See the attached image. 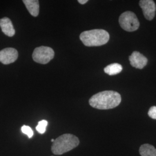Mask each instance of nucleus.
Instances as JSON below:
<instances>
[{"mask_svg": "<svg viewBox=\"0 0 156 156\" xmlns=\"http://www.w3.org/2000/svg\"><path fill=\"white\" fill-rule=\"evenodd\" d=\"M121 101L122 97L119 93L109 90L93 95L89 100V104L95 109L106 110L119 106Z\"/></svg>", "mask_w": 156, "mask_h": 156, "instance_id": "obj_1", "label": "nucleus"}, {"mask_svg": "<svg viewBox=\"0 0 156 156\" xmlns=\"http://www.w3.org/2000/svg\"><path fill=\"white\" fill-rule=\"evenodd\" d=\"M109 34L104 30L94 29L85 31L80 35V39L86 46H100L105 45L109 40Z\"/></svg>", "mask_w": 156, "mask_h": 156, "instance_id": "obj_2", "label": "nucleus"}, {"mask_svg": "<svg viewBox=\"0 0 156 156\" xmlns=\"http://www.w3.org/2000/svg\"><path fill=\"white\" fill-rule=\"evenodd\" d=\"M79 140L73 134L62 135L55 140L51 146V151L56 155H61L76 147Z\"/></svg>", "mask_w": 156, "mask_h": 156, "instance_id": "obj_3", "label": "nucleus"}, {"mask_svg": "<svg viewBox=\"0 0 156 156\" xmlns=\"http://www.w3.org/2000/svg\"><path fill=\"white\" fill-rule=\"evenodd\" d=\"M119 22L121 27L128 32L135 31L140 27V22L137 17L131 11L123 13L119 17Z\"/></svg>", "mask_w": 156, "mask_h": 156, "instance_id": "obj_4", "label": "nucleus"}, {"mask_svg": "<svg viewBox=\"0 0 156 156\" xmlns=\"http://www.w3.org/2000/svg\"><path fill=\"white\" fill-rule=\"evenodd\" d=\"M55 56V51L50 47L39 46L34 50V61L42 64H46L50 62Z\"/></svg>", "mask_w": 156, "mask_h": 156, "instance_id": "obj_5", "label": "nucleus"}, {"mask_svg": "<svg viewBox=\"0 0 156 156\" xmlns=\"http://www.w3.org/2000/svg\"><path fill=\"white\" fill-rule=\"evenodd\" d=\"M139 5L142 9L144 15L148 20H151L155 16L156 5L153 0H140Z\"/></svg>", "mask_w": 156, "mask_h": 156, "instance_id": "obj_6", "label": "nucleus"}, {"mask_svg": "<svg viewBox=\"0 0 156 156\" xmlns=\"http://www.w3.org/2000/svg\"><path fill=\"white\" fill-rule=\"evenodd\" d=\"M18 51L12 48H7L0 51V62L4 64H9L16 61Z\"/></svg>", "mask_w": 156, "mask_h": 156, "instance_id": "obj_7", "label": "nucleus"}, {"mask_svg": "<svg viewBox=\"0 0 156 156\" xmlns=\"http://www.w3.org/2000/svg\"><path fill=\"white\" fill-rule=\"evenodd\" d=\"M129 60L133 67L138 69H143L147 64V58L137 51H134L129 56Z\"/></svg>", "mask_w": 156, "mask_h": 156, "instance_id": "obj_8", "label": "nucleus"}, {"mask_svg": "<svg viewBox=\"0 0 156 156\" xmlns=\"http://www.w3.org/2000/svg\"><path fill=\"white\" fill-rule=\"evenodd\" d=\"M0 27L6 35L12 37L15 34V30L11 20L8 17H3L0 19Z\"/></svg>", "mask_w": 156, "mask_h": 156, "instance_id": "obj_9", "label": "nucleus"}, {"mask_svg": "<svg viewBox=\"0 0 156 156\" xmlns=\"http://www.w3.org/2000/svg\"><path fill=\"white\" fill-rule=\"evenodd\" d=\"M23 3L29 13L33 16L37 17L39 15V1L38 0H23Z\"/></svg>", "mask_w": 156, "mask_h": 156, "instance_id": "obj_10", "label": "nucleus"}, {"mask_svg": "<svg viewBox=\"0 0 156 156\" xmlns=\"http://www.w3.org/2000/svg\"><path fill=\"white\" fill-rule=\"evenodd\" d=\"M140 153L141 156H156V149L152 145L144 144L140 147Z\"/></svg>", "mask_w": 156, "mask_h": 156, "instance_id": "obj_11", "label": "nucleus"}, {"mask_svg": "<svg viewBox=\"0 0 156 156\" xmlns=\"http://www.w3.org/2000/svg\"><path fill=\"white\" fill-rule=\"evenodd\" d=\"M123 67L118 63H113L104 68V72L110 76L117 75L121 73Z\"/></svg>", "mask_w": 156, "mask_h": 156, "instance_id": "obj_12", "label": "nucleus"}, {"mask_svg": "<svg viewBox=\"0 0 156 156\" xmlns=\"http://www.w3.org/2000/svg\"><path fill=\"white\" fill-rule=\"evenodd\" d=\"M48 122L45 120H42L38 122V126L36 127V129L37 131L39 133V134H44L46 131V127L48 126Z\"/></svg>", "mask_w": 156, "mask_h": 156, "instance_id": "obj_13", "label": "nucleus"}, {"mask_svg": "<svg viewBox=\"0 0 156 156\" xmlns=\"http://www.w3.org/2000/svg\"><path fill=\"white\" fill-rule=\"evenodd\" d=\"M21 130L23 134H26L28 136V138H31L34 135V132L31 128L27 126H23Z\"/></svg>", "mask_w": 156, "mask_h": 156, "instance_id": "obj_14", "label": "nucleus"}, {"mask_svg": "<svg viewBox=\"0 0 156 156\" xmlns=\"http://www.w3.org/2000/svg\"><path fill=\"white\" fill-rule=\"evenodd\" d=\"M148 115L151 119L156 120V106L151 107L148 111Z\"/></svg>", "mask_w": 156, "mask_h": 156, "instance_id": "obj_15", "label": "nucleus"}, {"mask_svg": "<svg viewBox=\"0 0 156 156\" xmlns=\"http://www.w3.org/2000/svg\"><path fill=\"white\" fill-rule=\"evenodd\" d=\"M78 2L80 4H85L88 2V0H78Z\"/></svg>", "mask_w": 156, "mask_h": 156, "instance_id": "obj_16", "label": "nucleus"}, {"mask_svg": "<svg viewBox=\"0 0 156 156\" xmlns=\"http://www.w3.org/2000/svg\"><path fill=\"white\" fill-rule=\"evenodd\" d=\"M55 140H54V139H51V141L53 143V142H54V141H55Z\"/></svg>", "mask_w": 156, "mask_h": 156, "instance_id": "obj_17", "label": "nucleus"}]
</instances>
